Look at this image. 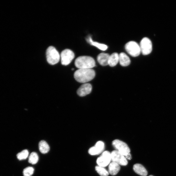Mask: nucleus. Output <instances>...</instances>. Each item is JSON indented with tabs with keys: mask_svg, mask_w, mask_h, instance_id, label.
<instances>
[{
	"mask_svg": "<svg viewBox=\"0 0 176 176\" xmlns=\"http://www.w3.org/2000/svg\"><path fill=\"white\" fill-rule=\"evenodd\" d=\"M74 76L78 82L85 83L93 80L95 72L92 69H78L74 73Z\"/></svg>",
	"mask_w": 176,
	"mask_h": 176,
	"instance_id": "1",
	"label": "nucleus"
},
{
	"mask_svg": "<svg viewBox=\"0 0 176 176\" xmlns=\"http://www.w3.org/2000/svg\"><path fill=\"white\" fill-rule=\"evenodd\" d=\"M75 65L78 69H90L95 66L96 63L91 57L82 56L76 59Z\"/></svg>",
	"mask_w": 176,
	"mask_h": 176,
	"instance_id": "2",
	"label": "nucleus"
},
{
	"mask_svg": "<svg viewBox=\"0 0 176 176\" xmlns=\"http://www.w3.org/2000/svg\"><path fill=\"white\" fill-rule=\"evenodd\" d=\"M46 54L47 61L49 64L54 65L59 63L60 56L54 47L50 46L48 47Z\"/></svg>",
	"mask_w": 176,
	"mask_h": 176,
	"instance_id": "3",
	"label": "nucleus"
},
{
	"mask_svg": "<svg viewBox=\"0 0 176 176\" xmlns=\"http://www.w3.org/2000/svg\"><path fill=\"white\" fill-rule=\"evenodd\" d=\"M125 48L128 54L133 57L139 56L141 52L140 46L134 41H130L127 43Z\"/></svg>",
	"mask_w": 176,
	"mask_h": 176,
	"instance_id": "4",
	"label": "nucleus"
},
{
	"mask_svg": "<svg viewBox=\"0 0 176 176\" xmlns=\"http://www.w3.org/2000/svg\"><path fill=\"white\" fill-rule=\"evenodd\" d=\"M112 145L113 147L122 155L126 156L130 153V150L127 144L119 140L113 141Z\"/></svg>",
	"mask_w": 176,
	"mask_h": 176,
	"instance_id": "5",
	"label": "nucleus"
},
{
	"mask_svg": "<svg viewBox=\"0 0 176 176\" xmlns=\"http://www.w3.org/2000/svg\"><path fill=\"white\" fill-rule=\"evenodd\" d=\"M141 52L144 55L149 54L152 50V42L149 39L145 37L140 41V45Z\"/></svg>",
	"mask_w": 176,
	"mask_h": 176,
	"instance_id": "6",
	"label": "nucleus"
},
{
	"mask_svg": "<svg viewBox=\"0 0 176 176\" xmlns=\"http://www.w3.org/2000/svg\"><path fill=\"white\" fill-rule=\"evenodd\" d=\"M74 52L71 50L66 49L61 52L60 55L61 64L67 66L71 63L74 58Z\"/></svg>",
	"mask_w": 176,
	"mask_h": 176,
	"instance_id": "7",
	"label": "nucleus"
},
{
	"mask_svg": "<svg viewBox=\"0 0 176 176\" xmlns=\"http://www.w3.org/2000/svg\"><path fill=\"white\" fill-rule=\"evenodd\" d=\"M111 155L112 162L122 166H126L128 164L126 157L117 151H113L111 153Z\"/></svg>",
	"mask_w": 176,
	"mask_h": 176,
	"instance_id": "8",
	"label": "nucleus"
},
{
	"mask_svg": "<svg viewBox=\"0 0 176 176\" xmlns=\"http://www.w3.org/2000/svg\"><path fill=\"white\" fill-rule=\"evenodd\" d=\"M111 161V153L108 151L103 152L96 160V163L102 167L107 166Z\"/></svg>",
	"mask_w": 176,
	"mask_h": 176,
	"instance_id": "9",
	"label": "nucleus"
},
{
	"mask_svg": "<svg viewBox=\"0 0 176 176\" xmlns=\"http://www.w3.org/2000/svg\"><path fill=\"white\" fill-rule=\"evenodd\" d=\"M92 90V86L89 83H85L81 86L77 90L78 95L83 96L90 94Z\"/></svg>",
	"mask_w": 176,
	"mask_h": 176,
	"instance_id": "10",
	"label": "nucleus"
},
{
	"mask_svg": "<svg viewBox=\"0 0 176 176\" xmlns=\"http://www.w3.org/2000/svg\"><path fill=\"white\" fill-rule=\"evenodd\" d=\"M120 169L119 164L116 162H112L110 164L108 167V172L112 175H115L119 172Z\"/></svg>",
	"mask_w": 176,
	"mask_h": 176,
	"instance_id": "11",
	"label": "nucleus"
},
{
	"mask_svg": "<svg viewBox=\"0 0 176 176\" xmlns=\"http://www.w3.org/2000/svg\"><path fill=\"white\" fill-rule=\"evenodd\" d=\"M133 169L135 172L141 176H147V171L144 167L140 164H136L133 166Z\"/></svg>",
	"mask_w": 176,
	"mask_h": 176,
	"instance_id": "12",
	"label": "nucleus"
},
{
	"mask_svg": "<svg viewBox=\"0 0 176 176\" xmlns=\"http://www.w3.org/2000/svg\"><path fill=\"white\" fill-rule=\"evenodd\" d=\"M110 55L105 53H102L99 55L97 57V60L99 63L103 66L108 65Z\"/></svg>",
	"mask_w": 176,
	"mask_h": 176,
	"instance_id": "13",
	"label": "nucleus"
},
{
	"mask_svg": "<svg viewBox=\"0 0 176 176\" xmlns=\"http://www.w3.org/2000/svg\"><path fill=\"white\" fill-rule=\"evenodd\" d=\"M119 62L121 66L126 67L130 63V60L129 57L125 53L121 52L119 55Z\"/></svg>",
	"mask_w": 176,
	"mask_h": 176,
	"instance_id": "14",
	"label": "nucleus"
},
{
	"mask_svg": "<svg viewBox=\"0 0 176 176\" xmlns=\"http://www.w3.org/2000/svg\"><path fill=\"white\" fill-rule=\"evenodd\" d=\"M119 62V55L117 52H114L111 55H110L108 65L110 66L113 67L115 66Z\"/></svg>",
	"mask_w": 176,
	"mask_h": 176,
	"instance_id": "15",
	"label": "nucleus"
},
{
	"mask_svg": "<svg viewBox=\"0 0 176 176\" xmlns=\"http://www.w3.org/2000/svg\"><path fill=\"white\" fill-rule=\"evenodd\" d=\"M86 40L87 42L91 45L96 47L101 50L104 51L107 49L108 46L107 45H105V44L94 42L92 40L91 36L88 37L86 39Z\"/></svg>",
	"mask_w": 176,
	"mask_h": 176,
	"instance_id": "16",
	"label": "nucleus"
},
{
	"mask_svg": "<svg viewBox=\"0 0 176 176\" xmlns=\"http://www.w3.org/2000/svg\"><path fill=\"white\" fill-rule=\"evenodd\" d=\"M39 151L42 154L47 153L50 150L49 145L45 140L41 141L39 143Z\"/></svg>",
	"mask_w": 176,
	"mask_h": 176,
	"instance_id": "17",
	"label": "nucleus"
},
{
	"mask_svg": "<svg viewBox=\"0 0 176 176\" xmlns=\"http://www.w3.org/2000/svg\"><path fill=\"white\" fill-rule=\"evenodd\" d=\"M38 160L39 157L36 153L33 152L30 154L29 158V163L32 164H36Z\"/></svg>",
	"mask_w": 176,
	"mask_h": 176,
	"instance_id": "18",
	"label": "nucleus"
},
{
	"mask_svg": "<svg viewBox=\"0 0 176 176\" xmlns=\"http://www.w3.org/2000/svg\"><path fill=\"white\" fill-rule=\"evenodd\" d=\"M95 169L97 172L101 176H108L109 175L108 171L104 168V167L97 166H96Z\"/></svg>",
	"mask_w": 176,
	"mask_h": 176,
	"instance_id": "19",
	"label": "nucleus"
},
{
	"mask_svg": "<svg viewBox=\"0 0 176 176\" xmlns=\"http://www.w3.org/2000/svg\"><path fill=\"white\" fill-rule=\"evenodd\" d=\"M29 152L27 150H24L18 154L17 155L18 159L19 160H25L29 156Z\"/></svg>",
	"mask_w": 176,
	"mask_h": 176,
	"instance_id": "20",
	"label": "nucleus"
},
{
	"mask_svg": "<svg viewBox=\"0 0 176 176\" xmlns=\"http://www.w3.org/2000/svg\"><path fill=\"white\" fill-rule=\"evenodd\" d=\"M34 169L32 167H29L25 168L23 171L24 176H31L33 174Z\"/></svg>",
	"mask_w": 176,
	"mask_h": 176,
	"instance_id": "21",
	"label": "nucleus"
},
{
	"mask_svg": "<svg viewBox=\"0 0 176 176\" xmlns=\"http://www.w3.org/2000/svg\"><path fill=\"white\" fill-rule=\"evenodd\" d=\"M102 152L95 146L91 147L89 150V153L91 155H99V154Z\"/></svg>",
	"mask_w": 176,
	"mask_h": 176,
	"instance_id": "22",
	"label": "nucleus"
},
{
	"mask_svg": "<svg viewBox=\"0 0 176 176\" xmlns=\"http://www.w3.org/2000/svg\"><path fill=\"white\" fill-rule=\"evenodd\" d=\"M95 146L102 152L103 151L104 149V144L102 141H99L97 142Z\"/></svg>",
	"mask_w": 176,
	"mask_h": 176,
	"instance_id": "23",
	"label": "nucleus"
},
{
	"mask_svg": "<svg viewBox=\"0 0 176 176\" xmlns=\"http://www.w3.org/2000/svg\"><path fill=\"white\" fill-rule=\"evenodd\" d=\"M125 157L126 159H128L129 160H131L132 158L131 156L130 153L128 154L125 156Z\"/></svg>",
	"mask_w": 176,
	"mask_h": 176,
	"instance_id": "24",
	"label": "nucleus"
},
{
	"mask_svg": "<svg viewBox=\"0 0 176 176\" xmlns=\"http://www.w3.org/2000/svg\"><path fill=\"white\" fill-rule=\"evenodd\" d=\"M153 176V175H150V176Z\"/></svg>",
	"mask_w": 176,
	"mask_h": 176,
	"instance_id": "25",
	"label": "nucleus"
}]
</instances>
